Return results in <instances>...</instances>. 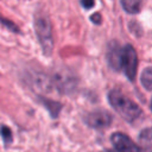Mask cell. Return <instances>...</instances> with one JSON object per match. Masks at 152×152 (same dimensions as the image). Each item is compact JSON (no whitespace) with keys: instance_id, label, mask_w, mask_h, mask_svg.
I'll return each instance as SVG.
<instances>
[{"instance_id":"cell-9","label":"cell","mask_w":152,"mask_h":152,"mask_svg":"<svg viewBox=\"0 0 152 152\" xmlns=\"http://www.w3.org/2000/svg\"><path fill=\"white\" fill-rule=\"evenodd\" d=\"M141 84L145 89L152 90V68H145L141 74Z\"/></svg>"},{"instance_id":"cell-1","label":"cell","mask_w":152,"mask_h":152,"mask_svg":"<svg viewBox=\"0 0 152 152\" xmlns=\"http://www.w3.org/2000/svg\"><path fill=\"white\" fill-rule=\"evenodd\" d=\"M108 100H109L110 106L125 120H127L129 122L135 120L137 118H139L141 114L140 107L119 90H114V89L110 90L108 94Z\"/></svg>"},{"instance_id":"cell-3","label":"cell","mask_w":152,"mask_h":152,"mask_svg":"<svg viewBox=\"0 0 152 152\" xmlns=\"http://www.w3.org/2000/svg\"><path fill=\"white\" fill-rule=\"evenodd\" d=\"M137 68H138L137 52L133 46L127 44L122 48L121 51V69L131 81H134L137 75Z\"/></svg>"},{"instance_id":"cell-8","label":"cell","mask_w":152,"mask_h":152,"mask_svg":"<svg viewBox=\"0 0 152 152\" xmlns=\"http://www.w3.org/2000/svg\"><path fill=\"white\" fill-rule=\"evenodd\" d=\"M141 2H142V0H121L124 10L131 14H135L140 11Z\"/></svg>"},{"instance_id":"cell-15","label":"cell","mask_w":152,"mask_h":152,"mask_svg":"<svg viewBox=\"0 0 152 152\" xmlns=\"http://www.w3.org/2000/svg\"><path fill=\"white\" fill-rule=\"evenodd\" d=\"M151 109H152V102H151Z\"/></svg>"},{"instance_id":"cell-4","label":"cell","mask_w":152,"mask_h":152,"mask_svg":"<svg viewBox=\"0 0 152 152\" xmlns=\"http://www.w3.org/2000/svg\"><path fill=\"white\" fill-rule=\"evenodd\" d=\"M113 121V116L107 110H95L89 113L86 116V122L88 126L93 127V128H106L108 127Z\"/></svg>"},{"instance_id":"cell-14","label":"cell","mask_w":152,"mask_h":152,"mask_svg":"<svg viewBox=\"0 0 152 152\" xmlns=\"http://www.w3.org/2000/svg\"><path fill=\"white\" fill-rule=\"evenodd\" d=\"M106 152H113V151H106Z\"/></svg>"},{"instance_id":"cell-6","label":"cell","mask_w":152,"mask_h":152,"mask_svg":"<svg viewBox=\"0 0 152 152\" xmlns=\"http://www.w3.org/2000/svg\"><path fill=\"white\" fill-rule=\"evenodd\" d=\"M121 51H122V48H120L116 43L112 44L108 50V55H107L108 62L114 70L121 69Z\"/></svg>"},{"instance_id":"cell-10","label":"cell","mask_w":152,"mask_h":152,"mask_svg":"<svg viewBox=\"0 0 152 152\" xmlns=\"http://www.w3.org/2000/svg\"><path fill=\"white\" fill-rule=\"evenodd\" d=\"M0 133H1V137H2V139H4V142H5V145L7 146V145H10L11 142H12V132H11V129L7 127V126H1L0 127Z\"/></svg>"},{"instance_id":"cell-13","label":"cell","mask_w":152,"mask_h":152,"mask_svg":"<svg viewBox=\"0 0 152 152\" xmlns=\"http://www.w3.org/2000/svg\"><path fill=\"white\" fill-rule=\"evenodd\" d=\"M91 20H94V21L96 20V23L99 24V23L101 21V18H100V15H99V14L96 13V15H93V17H91Z\"/></svg>"},{"instance_id":"cell-7","label":"cell","mask_w":152,"mask_h":152,"mask_svg":"<svg viewBox=\"0 0 152 152\" xmlns=\"http://www.w3.org/2000/svg\"><path fill=\"white\" fill-rule=\"evenodd\" d=\"M139 142L144 152H152V127H148L140 133Z\"/></svg>"},{"instance_id":"cell-5","label":"cell","mask_w":152,"mask_h":152,"mask_svg":"<svg viewBox=\"0 0 152 152\" xmlns=\"http://www.w3.org/2000/svg\"><path fill=\"white\" fill-rule=\"evenodd\" d=\"M110 141L115 146L118 152H141L140 147H138V145L133 142L128 135L121 132H116L112 134Z\"/></svg>"},{"instance_id":"cell-12","label":"cell","mask_w":152,"mask_h":152,"mask_svg":"<svg viewBox=\"0 0 152 152\" xmlns=\"http://www.w3.org/2000/svg\"><path fill=\"white\" fill-rule=\"evenodd\" d=\"M82 5L87 8H90L94 5V0H82Z\"/></svg>"},{"instance_id":"cell-2","label":"cell","mask_w":152,"mask_h":152,"mask_svg":"<svg viewBox=\"0 0 152 152\" xmlns=\"http://www.w3.org/2000/svg\"><path fill=\"white\" fill-rule=\"evenodd\" d=\"M34 30L44 55L50 56L53 49V38H52L51 23L46 14L37 13L34 15Z\"/></svg>"},{"instance_id":"cell-11","label":"cell","mask_w":152,"mask_h":152,"mask_svg":"<svg viewBox=\"0 0 152 152\" xmlns=\"http://www.w3.org/2000/svg\"><path fill=\"white\" fill-rule=\"evenodd\" d=\"M0 23H1V25L5 26L6 28H8V30H11V31H13V32H17V33L19 32V28L17 27V25H15L13 21H10L8 19L0 17Z\"/></svg>"}]
</instances>
